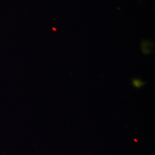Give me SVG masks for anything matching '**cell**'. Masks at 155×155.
Returning a JSON list of instances; mask_svg holds the SVG:
<instances>
[{"mask_svg":"<svg viewBox=\"0 0 155 155\" xmlns=\"http://www.w3.org/2000/svg\"><path fill=\"white\" fill-rule=\"evenodd\" d=\"M132 84L133 86L137 89L141 88L144 84V82L139 79H133L132 80Z\"/></svg>","mask_w":155,"mask_h":155,"instance_id":"cell-1","label":"cell"}]
</instances>
